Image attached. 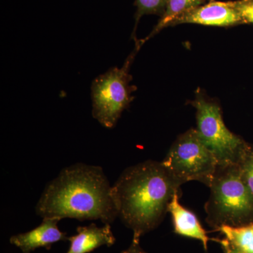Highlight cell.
Returning <instances> with one entry per match:
<instances>
[{"mask_svg":"<svg viewBox=\"0 0 253 253\" xmlns=\"http://www.w3.org/2000/svg\"><path fill=\"white\" fill-rule=\"evenodd\" d=\"M102 168L82 163L65 168L49 183L36 206L43 219H99L110 224L118 211Z\"/></svg>","mask_w":253,"mask_h":253,"instance_id":"cell-1","label":"cell"},{"mask_svg":"<svg viewBox=\"0 0 253 253\" xmlns=\"http://www.w3.org/2000/svg\"><path fill=\"white\" fill-rule=\"evenodd\" d=\"M212 1V0H209V1Z\"/></svg>","mask_w":253,"mask_h":253,"instance_id":"cell-18","label":"cell"},{"mask_svg":"<svg viewBox=\"0 0 253 253\" xmlns=\"http://www.w3.org/2000/svg\"><path fill=\"white\" fill-rule=\"evenodd\" d=\"M193 23L214 27L229 28L246 24L234 1H209L183 13L173 20L169 27Z\"/></svg>","mask_w":253,"mask_h":253,"instance_id":"cell-7","label":"cell"},{"mask_svg":"<svg viewBox=\"0 0 253 253\" xmlns=\"http://www.w3.org/2000/svg\"><path fill=\"white\" fill-rule=\"evenodd\" d=\"M70 248L66 253H89L102 246L108 247L116 242L110 224L98 227L95 224L80 226L77 234L68 238Z\"/></svg>","mask_w":253,"mask_h":253,"instance_id":"cell-10","label":"cell"},{"mask_svg":"<svg viewBox=\"0 0 253 253\" xmlns=\"http://www.w3.org/2000/svg\"><path fill=\"white\" fill-rule=\"evenodd\" d=\"M205 204L206 222L214 231L222 226L253 223V195L241 176L238 164L218 166Z\"/></svg>","mask_w":253,"mask_h":253,"instance_id":"cell-3","label":"cell"},{"mask_svg":"<svg viewBox=\"0 0 253 253\" xmlns=\"http://www.w3.org/2000/svg\"><path fill=\"white\" fill-rule=\"evenodd\" d=\"M181 192L176 193L171 200L168 208V212L172 216L174 232L178 235L199 240L202 243L205 251L208 250L210 239L207 232L194 212H191L179 203Z\"/></svg>","mask_w":253,"mask_h":253,"instance_id":"cell-9","label":"cell"},{"mask_svg":"<svg viewBox=\"0 0 253 253\" xmlns=\"http://www.w3.org/2000/svg\"><path fill=\"white\" fill-rule=\"evenodd\" d=\"M190 104L196 111L198 134L215 156L218 166L238 164L249 142L226 127L219 104L201 90Z\"/></svg>","mask_w":253,"mask_h":253,"instance_id":"cell-4","label":"cell"},{"mask_svg":"<svg viewBox=\"0 0 253 253\" xmlns=\"http://www.w3.org/2000/svg\"><path fill=\"white\" fill-rule=\"evenodd\" d=\"M234 3L245 22L253 24V0H236Z\"/></svg>","mask_w":253,"mask_h":253,"instance_id":"cell-15","label":"cell"},{"mask_svg":"<svg viewBox=\"0 0 253 253\" xmlns=\"http://www.w3.org/2000/svg\"><path fill=\"white\" fill-rule=\"evenodd\" d=\"M244 182L253 195V144H248L238 163Z\"/></svg>","mask_w":253,"mask_h":253,"instance_id":"cell-14","label":"cell"},{"mask_svg":"<svg viewBox=\"0 0 253 253\" xmlns=\"http://www.w3.org/2000/svg\"><path fill=\"white\" fill-rule=\"evenodd\" d=\"M169 0H135V26L133 36L135 35L136 27L141 18L145 15H157L160 17L164 14Z\"/></svg>","mask_w":253,"mask_h":253,"instance_id":"cell-13","label":"cell"},{"mask_svg":"<svg viewBox=\"0 0 253 253\" xmlns=\"http://www.w3.org/2000/svg\"><path fill=\"white\" fill-rule=\"evenodd\" d=\"M121 253H146L140 246V238L133 236L130 246Z\"/></svg>","mask_w":253,"mask_h":253,"instance_id":"cell-16","label":"cell"},{"mask_svg":"<svg viewBox=\"0 0 253 253\" xmlns=\"http://www.w3.org/2000/svg\"><path fill=\"white\" fill-rule=\"evenodd\" d=\"M217 231L241 252L253 253V223L239 226H222Z\"/></svg>","mask_w":253,"mask_h":253,"instance_id":"cell-12","label":"cell"},{"mask_svg":"<svg viewBox=\"0 0 253 253\" xmlns=\"http://www.w3.org/2000/svg\"><path fill=\"white\" fill-rule=\"evenodd\" d=\"M181 184L198 181L209 187L217 171V159L194 128L178 136L162 161Z\"/></svg>","mask_w":253,"mask_h":253,"instance_id":"cell-6","label":"cell"},{"mask_svg":"<svg viewBox=\"0 0 253 253\" xmlns=\"http://www.w3.org/2000/svg\"><path fill=\"white\" fill-rule=\"evenodd\" d=\"M212 241L219 243L221 245L224 253H244L234 248L226 239H212Z\"/></svg>","mask_w":253,"mask_h":253,"instance_id":"cell-17","label":"cell"},{"mask_svg":"<svg viewBox=\"0 0 253 253\" xmlns=\"http://www.w3.org/2000/svg\"><path fill=\"white\" fill-rule=\"evenodd\" d=\"M59 221L54 218H44L36 229L11 236L10 243L21 249L23 253H31L39 248L49 250L55 243L68 240L66 233L58 228Z\"/></svg>","mask_w":253,"mask_h":253,"instance_id":"cell-8","label":"cell"},{"mask_svg":"<svg viewBox=\"0 0 253 253\" xmlns=\"http://www.w3.org/2000/svg\"><path fill=\"white\" fill-rule=\"evenodd\" d=\"M208 1H209V0H169L164 14L160 18L153 31L144 40L139 41L141 46L163 29L169 27L173 20L183 13L206 4Z\"/></svg>","mask_w":253,"mask_h":253,"instance_id":"cell-11","label":"cell"},{"mask_svg":"<svg viewBox=\"0 0 253 253\" xmlns=\"http://www.w3.org/2000/svg\"><path fill=\"white\" fill-rule=\"evenodd\" d=\"M141 46L139 42L136 43L135 49L128 56L122 68H111L93 81L92 116L105 127L114 126L123 111L134 99L132 93L136 87L130 85L132 76L129 74V68Z\"/></svg>","mask_w":253,"mask_h":253,"instance_id":"cell-5","label":"cell"},{"mask_svg":"<svg viewBox=\"0 0 253 253\" xmlns=\"http://www.w3.org/2000/svg\"><path fill=\"white\" fill-rule=\"evenodd\" d=\"M181 185L162 162L147 161L126 169L111 194L118 216L141 238L161 224Z\"/></svg>","mask_w":253,"mask_h":253,"instance_id":"cell-2","label":"cell"}]
</instances>
